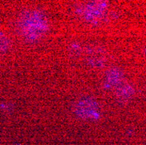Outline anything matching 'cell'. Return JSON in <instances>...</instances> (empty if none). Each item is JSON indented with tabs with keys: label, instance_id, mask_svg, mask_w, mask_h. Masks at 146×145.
<instances>
[{
	"label": "cell",
	"instance_id": "6da1fadb",
	"mask_svg": "<svg viewBox=\"0 0 146 145\" xmlns=\"http://www.w3.org/2000/svg\"><path fill=\"white\" fill-rule=\"evenodd\" d=\"M76 111L77 115L80 116L81 118L91 119L98 115L99 107L94 100L87 98V99L81 100L77 104Z\"/></svg>",
	"mask_w": 146,
	"mask_h": 145
},
{
	"label": "cell",
	"instance_id": "7a4b0ae2",
	"mask_svg": "<svg viewBox=\"0 0 146 145\" xmlns=\"http://www.w3.org/2000/svg\"><path fill=\"white\" fill-rule=\"evenodd\" d=\"M134 89L127 83H122L116 89V96L121 102L129 101L134 95Z\"/></svg>",
	"mask_w": 146,
	"mask_h": 145
},
{
	"label": "cell",
	"instance_id": "3957f363",
	"mask_svg": "<svg viewBox=\"0 0 146 145\" xmlns=\"http://www.w3.org/2000/svg\"><path fill=\"white\" fill-rule=\"evenodd\" d=\"M123 72L119 69H111L108 72L107 76H106V80H107V83L108 86L110 87H118L120 84L123 83Z\"/></svg>",
	"mask_w": 146,
	"mask_h": 145
}]
</instances>
